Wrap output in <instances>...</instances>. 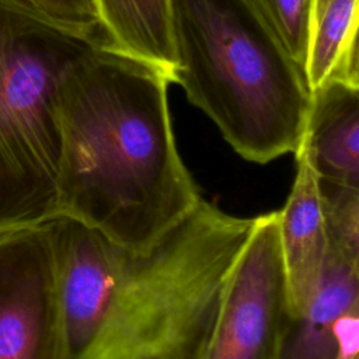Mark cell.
I'll list each match as a JSON object with an SVG mask.
<instances>
[{"label": "cell", "mask_w": 359, "mask_h": 359, "mask_svg": "<svg viewBox=\"0 0 359 359\" xmlns=\"http://www.w3.org/2000/svg\"><path fill=\"white\" fill-rule=\"evenodd\" d=\"M170 83L158 66L107 42L70 66L56 91V215L143 251L199 203L172 132Z\"/></svg>", "instance_id": "obj_1"}, {"label": "cell", "mask_w": 359, "mask_h": 359, "mask_svg": "<svg viewBox=\"0 0 359 359\" xmlns=\"http://www.w3.org/2000/svg\"><path fill=\"white\" fill-rule=\"evenodd\" d=\"M174 83L243 158L296 153L311 90L251 0H171Z\"/></svg>", "instance_id": "obj_2"}, {"label": "cell", "mask_w": 359, "mask_h": 359, "mask_svg": "<svg viewBox=\"0 0 359 359\" xmlns=\"http://www.w3.org/2000/svg\"><path fill=\"white\" fill-rule=\"evenodd\" d=\"M254 217L205 201L132 251L84 359H205L227 273Z\"/></svg>", "instance_id": "obj_3"}, {"label": "cell", "mask_w": 359, "mask_h": 359, "mask_svg": "<svg viewBox=\"0 0 359 359\" xmlns=\"http://www.w3.org/2000/svg\"><path fill=\"white\" fill-rule=\"evenodd\" d=\"M95 43L102 42L52 22L20 0H0V233L56 215V91Z\"/></svg>", "instance_id": "obj_4"}, {"label": "cell", "mask_w": 359, "mask_h": 359, "mask_svg": "<svg viewBox=\"0 0 359 359\" xmlns=\"http://www.w3.org/2000/svg\"><path fill=\"white\" fill-rule=\"evenodd\" d=\"M292 318L275 210L254 217L227 273L205 359L280 358Z\"/></svg>", "instance_id": "obj_5"}, {"label": "cell", "mask_w": 359, "mask_h": 359, "mask_svg": "<svg viewBox=\"0 0 359 359\" xmlns=\"http://www.w3.org/2000/svg\"><path fill=\"white\" fill-rule=\"evenodd\" d=\"M0 359H65L46 220L0 233Z\"/></svg>", "instance_id": "obj_6"}, {"label": "cell", "mask_w": 359, "mask_h": 359, "mask_svg": "<svg viewBox=\"0 0 359 359\" xmlns=\"http://www.w3.org/2000/svg\"><path fill=\"white\" fill-rule=\"evenodd\" d=\"M50 231L65 359H84L107 317L129 262L128 250L67 215L46 220Z\"/></svg>", "instance_id": "obj_7"}, {"label": "cell", "mask_w": 359, "mask_h": 359, "mask_svg": "<svg viewBox=\"0 0 359 359\" xmlns=\"http://www.w3.org/2000/svg\"><path fill=\"white\" fill-rule=\"evenodd\" d=\"M359 353V272L331 248L321 278L292 320L280 358L331 359Z\"/></svg>", "instance_id": "obj_8"}, {"label": "cell", "mask_w": 359, "mask_h": 359, "mask_svg": "<svg viewBox=\"0 0 359 359\" xmlns=\"http://www.w3.org/2000/svg\"><path fill=\"white\" fill-rule=\"evenodd\" d=\"M299 149L321 184L359 192V84L334 76L311 91Z\"/></svg>", "instance_id": "obj_9"}, {"label": "cell", "mask_w": 359, "mask_h": 359, "mask_svg": "<svg viewBox=\"0 0 359 359\" xmlns=\"http://www.w3.org/2000/svg\"><path fill=\"white\" fill-rule=\"evenodd\" d=\"M294 154V181L285 206L279 210L293 318L314 292L330 254V231L320 181L306 153L297 149Z\"/></svg>", "instance_id": "obj_10"}, {"label": "cell", "mask_w": 359, "mask_h": 359, "mask_svg": "<svg viewBox=\"0 0 359 359\" xmlns=\"http://www.w3.org/2000/svg\"><path fill=\"white\" fill-rule=\"evenodd\" d=\"M101 28L115 48L163 69L174 83L177 55L171 0H93Z\"/></svg>", "instance_id": "obj_11"}, {"label": "cell", "mask_w": 359, "mask_h": 359, "mask_svg": "<svg viewBox=\"0 0 359 359\" xmlns=\"http://www.w3.org/2000/svg\"><path fill=\"white\" fill-rule=\"evenodd\" d=\"M359 14V0H310L306 79L316 90L338 74Z\"/></svg>", "instance_id": "obj_12"}, {"label": "cell", "mask_w": 359, "mask_h": 359, "mask_svg": "<svg viewBox=\"0 0 359 359\" xmlns=\"http://www.w3.org/2000/svg\"><path fill=\"white\" fill-rule=\"evenodd\" d=\"M251 1L278 35L290 57L304 72L310 45V0Z\"/></svg>", "instance_id": "obj_13"}, {"label": "cell", "mask_w": 359, "mask_h": 359, "mask_svg": "<svg viewBox=\"0 0 359 359\" xmlns=\"http://www.w3.org/2000/svg\"><path fill=\"white\" fill-rule=\"evenodd\" d=\"M330 245L359 272V192L321 184Z\"/></svg>", "instance_id": "obj_14"}, {"label": "cell", "mask_w": 359, "mask_h": 359, "mask_svg": "<svg viewBox=\"0 0 359 359\" xmlns=\"http://www.w3.org/2000/svg\"><path fill=\"white\" fill-rule=\"evenodd\" d=\"M52 22L90 39L108 42L93 0H20Z\"/></svg>", "instance_id": "obj_15"}, {"label": "cell", "mask_w": 359, "mask_h": 359, "mask_svg": "<svg viewBox=\"0 0 359 359\" xmlns=\"http://www.w3.org/2000/svg\"><path fill=\"white\" fill-rule=\"evenodd\" d=\"M337 77L359 84V14Z\"/></svg>", "instance_id": "obj_16"}, {"label": "cell", "mask_w": 359, "mask_h": 359, "mask_svg": "<svg viewBox=\"0 0 359 359\" xmlns=\"http://www.w3.org/2000/svg\"><path fill=\"white\" fill-rule=\"evenodd\" d=\"M356 358H358V359H359V353H358V355H356Z\"/></svg>", "instance_id": "obj_17"}]
</instances>
